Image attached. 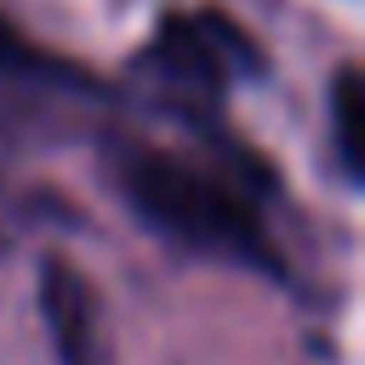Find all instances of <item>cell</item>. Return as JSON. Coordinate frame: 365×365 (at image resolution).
<instances>
[{
	"mask_svg": "<svg viewBox=\"0 0 365 365\" xmlns=\"http://www.w3.org/2000/svg\"><path fill=\"white\" fill-rule=\"evenodd\" d=\"M154 125L103 131V177L177 257L291 285L279 245V177L222 108H143Z\"/></svg>",
	"mask_w": 365,
	"mask_h": 365,
	"instance_id": "6da1fadb",
	"label": "cell"
},
{
	"mask_svg": "<svg viewBox=\"0 0 365 365\" xmlns=\"http://www.w3.org/2000/svg\"><path fill=\"white\" fill-rule=\"evenodd\" d=\"M262 74L257 40L211 6H188L160 17L137 57V97L143 108H222L240 80Z\"/></svg>",
	"mask_w": 365,
	"mask_h": 365,
	"instance_id": "7a4b0ae2",
	"label": "cell"
},
{
	"mask_svg": "<svg viewBox=\"0 0 365 365\" xmlns=\"http://www.w3.org/2000/svg\"><path fill=\"white\" fill-rule=\"evenodd\" d=\"M325 137H331V154H336V171L348 188L365 182V154H359V68L342 63L331 91H325Z\"/></svg>",
	"mask_w": 365,
	"mask_h": 365,
	"instance_id": "3957f363",
	"label": "cell"
}]
</instances>
